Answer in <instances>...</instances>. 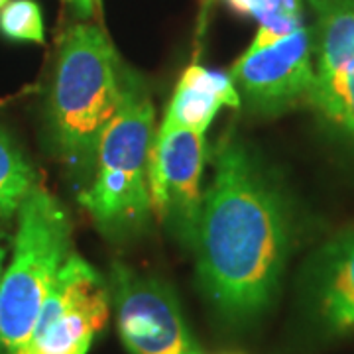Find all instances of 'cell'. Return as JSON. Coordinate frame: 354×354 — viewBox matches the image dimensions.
Listing matches in <instances>:
<instances>
[{"label":"cell","mask_w":354,"mask_h":354,"mask_svg":"<svg viewBox=\"0 0 354 354\" xmlns=\"http://www.w3.org/2000/svg\"><path fill=\"white\" fill-rule=\"evenodd\" d=\"M227 4L241 16L260 22L248 51L268 48L304 26L299 0H227Z\"/></svg>","instance_id":"7c38bea8"},{"label":"cell","mask_w":354,"mask_h":354,"mask_svg":"<svg viewBox=\"0 0 354 354\" xmlns=\"http://www.w3.org/2000/svg\"><path fill=\"white\" fill-rule=\"evenodd\" d=\"M319 22L315 75H330L354 64V4L351 0H309Z\"/></svg>","instance_id":"8fae6325"},{"label":"cell","mask_w":354,"mask_h":354,"mask_svg":"<svg viewBox=\"0 0 354 354\" xmlns=\"http://www.w3.org/2000/svg\"><path fill=\"white\" fill-rule=\"evenodd\" d=\"M8 2H10V0H0V10H2V8H4V6L8 4Z\"/></svg>","instance_id":"e0dca14e"},{"label":"cell","mask_w":354,"mask_h":354,"mask_svg":"<svg viewBox=\"0 0 354 354\" xmlns=\"http://www.w3.org/2000/svg\"><path fill=\"white\" fill-rule=\"evenodd\" d=\"M223 106H241L232 77L193 64L179 79L160 128H187L205 134Z\"/></svg>","instance_id":"9c48e42d"},{"label":"cell","mask_w":354,"mask_h":354,"mask_svg":"<svg viewBox=\"0 0 354 354\" xmlns=\"http://www.w3.org/2000/svg\"><path fill=\"white\" fill-rule=\"evenodd\" d=\"M205 134L187 128H160L150 153V205L160 221L169 223L191 242L201 211Z\"/></svg>","instance_id":"52a82bcc"},{"label":"cell","mask_w":354,"mask_h":354,"mask_svg":"<svg viewBox=\"0 0 354 354\" xmlns=\"http://www.w3.org/2000/svg\"><path fill=\"white\" fill-rule=\"evenodd\" d=\"M111 288L81 256L69 254L30 339L14 354H87L111 315Z\"/></svg>","instance_id":"5b68a950"},{"label":"cell","mask_w":354,"mask_h":354,"mask_svg":"<svg viewBox=\"0 0 354 354\" xmlns=\"http://www.w3.org/2000/svg\"><path fill=\"white\" fill-rule=\"evenodd\" d=\"M36 185L38 177L34 167L0 128V218L18 213Z\"/></svg>","instance_id":"4fadbf2b"},{"label":"cell","mask_w":354,"mask_h":354,"mask_svg":"<svg viewBox=\"0 0 354 354\" xmlns=\"http://www.w3.org/2000/svg\"><path fill=\"white\" fill-rule=\"evenodd\" d=\"M109 288L128 353L203 354L185 325L176 293L164 281L116 262Z\"/></svg>","instance_id":"8992f818"},{"label":"cell","mask_w":354,"mask_h":354,"mask_svg":"<svg viewBox=\"0 0 354 354\" xmlns=\"http://www.w3.org/2000/svg\"><path fill=\"white\" fill-rule=\"evenodd\" d=\"M69 254L71 225L65 209L36 185L18 209L12 262L0 278V348L6 354L30 339Z\"/></svg>","instance_id":"3957f363"},{"label":"cell","mask_w":354,"mask_h":354,"mask_svg":"<svg viewBox=\"0 0 354 354\" xmlns=\"http://www.w3.org/2000/svg\"><path fill=\"white\" fill-rule=\"evenodd\" d=\"M315 301L327 329L354 330V234L337 242L327 254L317 278Z\"/></svg>","instance_id":"30bf717a"},{"label":"cell","mask_w":354,"mask_h":354,"mask_svg":"<svg viewBox=\"0 0 354 354\" xmlns=\"http://www.w3.org/2000/svg\"><path fill=\"white\" fill-rule=\"evenodd\" d=\"M156 138L152 101L127 87L124 102L102 130L95 179L79 195L104 232H132L146 225L150 205V153Z\"/></svg>","instance_id":"277c9868"},{"label":"cell","mask_w":354,"mask_h":354,"mask_svg":"<svg viewBox=\"0 0 354 354\" xmlns=\"http://www.w3.org/2000/svg\"><path fill=\"white\" fill-rule=\"evenodd\" d=\"M0 34L10 41L44 44V14L36 0H10L0 10Z\"/></svg>","instance_id":"9a60e30c"},{"label":"cell","mask_w":354,"mask_h":354,"mask_svg":"<svg viewBox=\"0 0 354 354\" xmlns=\"http://www.w3.org/2000/svg\"><path fill=\"white\" fill-rule=\"evenodd\" d=\"M2 260H4V248L0 246V278H2Z\"/></svg>","instance_id":"2e32d148"},{"label":"cell","mask_w":354,"mask_h":354,"mask_svg":"<svg viewBox=\"0 0 354 354\" xmlns=\"http://www.w3.org/2000/svg\"><path fill=\"white\" fill-rule=\"evenodd\" d=\"M309 101L354 136V64L330 75H315Z\"/></svg>","instance_id":"5bb4252c"},{"label":"cell","mask_w":354,"mask_h":354,"mask_svg":"<svg viewBox=\"0 0 354 354\" xmlns=\"http://www.w3.org/2000/svg\"><path fill=\"white\" fill-rule=\"evenodd\" d=\"M230 77L234 87H241L246 101L268 113L307 97L315 79L309 30L301 26L268 48L246 50L232 65Z\"/></svg>","instance_id":"ba28073f"},{"label":"cell","mask_w":354,"mask_h":354,"mask_svg":"<svg viewBox=\"0 0 354 354\" xmlns=\"http://www.w3.org/2000/svg\"><path fill=\"white\" fill-rule=\"evenodd\" d=\"M191 242L203 290L227 319H252L274 299L288 256V221L276 191L232 140L216 150Z\"/></svg>","instance_id":"6da1fadb"},{"label":"cell","mask_w":354,"mask_h":354,"mask_svg":"<svg viewBox=\"0 0 354 354\" xmlns=\"http://www.w3.org/2000/svg\"><path fill=\"white\" fill-rule=\"evenodd\" d=\"M118 57L99 26L77 24L59 46L50 97V124L67 162H95L104 128L124 102Z\"/></svg>","instance_id":"7a4b0ae2"}]
</instances>
